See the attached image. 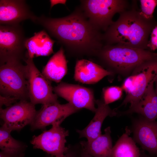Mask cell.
<instances>
[{
    "label": "cell",
    "mask_w": 157,
    "mask_h": 157,
    "mask_svg": "<svg viewBox=\"0 0 157 157\" xmlns=\"http://www.w3.org/2000/svg\"><path fill=\"white\" fill-rule=\"evenodd\" d=\"M140 1V15L147 20H152L154 9L157 5V0H141Z\"/></svg>",
    "instance_id": "cb8c5ba5"
},
{
    "label": "cell",
    "mask_w": 157,
    "mask_h": 157,
    "mask_svg": "<svg viewBox=\"0 0 157 157\" xmlns=\"http://www.w3.org/2000/svg\"><path fill=\"white\" fill-rule=\"evenodd\" d=\"M79 110L68 102L60 104L59 102L43 105L37 111L36 116L31 124L32 130L42 129L56 122H62L69 115Z\"/></svg>",
    "instance_id": "7c38bea8"
},
{
    "label": "cell",
    "mask_w": 157,
    "mask_h": 157,
    "mask_svg": "<svg viewBox=\"0 0 157 157\" xmlns=\"http://www.w3.org/2000/svg\"><path fill=\"white\" fill-rule=\"evenodd\" d=\"M154 83H155V90L156 93L157 94V76H156L155 80Z\"/></svg>",
    "instance_id": "1f68e13d"
},
{
    "label": "cell",
    "mask_w": 157,
    "mask_h": 157,
    "mask_svg": "<svg viewBox=\"0 0 157 157\" xmlns=\"http://www.w3.org/2000/svg\"><path fill=\"white\" fill-rule=\"evenodd\" d=\"M81 147L80 144L78 145L69 146L68 149L63 157H80ZM50 157H54L51 156Z\"/></svg>",
    "instance_id": "484cf974"
},
{
    "label": "cell",
    "mask_w": 157,
    "mask_h": 157,
    "mask_svg": "<svg viewBox=\"0 0 157 157\" xmlns=\"http://www.w3.org/2000/svg\"><path fill=\"white\" fill-rule=\"evenodd\" d=\"M65 51L64 49L61 46L42 69V74L50 81L60 83L67 73V61Z\"/></svg>",
    "instance_id": "ffe728a7"
},
{
    "label": "cell",
    "mask_w": 157,
    "mask_h": 157,
    "mask_svg": "<svg viewBox=\"0 0 157 157\" xmlns=\"http://www.w3.org/2000/svg\"><path fill=\"white\" fill-rule=\"evenodd\" d=\"M151 21L145 19L135 10H125L103 34V42L105 45L147 49L149 35L156 25Z\"/></svg>",
    "instance_id": "7a4b0ae2"
},
{
    "label": "cell",
    "mask_w": 157,
    "mask_h": 157,
    "mask_svg": "<svg viewBox=\"0 0 157 157\" xmlns=\"http://www.w3.org/2000/svg\"><path fill=\"white\" fill-rule=\"evenodd\" d=\"M50 3V8L51 9L52 7L55 5L61 4L65 5L66 0H51L49 1Z\"/></svg>",
    "instance_id": "f1b7e54d"
},
{
    "label": "cell",
    "mask_w": 157,
    "mask_h": 157,
    "mask_svg": "<svg viewBox=\"0 0 157 157\" xmlns=\"http://www.w3.org/2000/svg\"><path fill=\"white\" fill-rule=\"evenodd\" d=\"M12 131L3 124L0 129V148L1 151L17 155L22 153L25 146L14 139L11 135Z\"/></svg>",
    "instance_id": "7402d4cb"
},
{
    "label": "cell",
    "mask_w": 157,
    "mask_h": 157,
    "mask_svg": "<svg viewBox=\"0 0 157 157\" xmlns=\"http://www.w3.org/2000/svg\"><path fill=\"white\" fill-rule=\"evenodd\" d=\"M110 75H113L111 72L92 61L85 59L76 61L74 75L76 81L85 84H94L104 77Z\"/></svg>",
    "instance_id": "e0dca14e"
},
{
    "label": "cell",
    "mask_w": 157,
    "mask_h": 157,
    "mask_svg": "<svg viewBox=\"0 0 157 157\" xmlns=\"http://www.w3.org/2000/svg\"><path fill=\"white\" fill-rule=\"evenodd\" d=\"M37 113L35 105L27 100H22L3 109H0L3 124L11 130L19 131L31 124Z\"/></svg>",
    "instance_id": "30bf717a"
},
{
    "label": "cell",
    "mask_w": 157,
    "mask_h": 157,
    "mask_svg": "<svg viewBox=\"0 0 157 157\" xmlns=\"http://www.w3.org/2000/svg\"><path fill=\"white\" fill-rule=\"evenodd\" d=\"M56 41L52 40L44 30L35 33L33 36L26 38L25 57L33 59L40 56H48L53 53Z\"/></svg>",
    "instance_id": "ac0fdd59"
},
{
    "label": "cell",
    "mask_w": 157,
    "mask_h": 157,
    "mask_svg": "<svg viewBox=\"0 0 157 157\" xmlns=\"http://www.w3.org/2000/svg\"><path fill=\"white\" fill-rule=\"evenodd\" d=\"M140 157H150L148 156L141 154Z\"/></svg>",
    "instance_id": "d6a6232c"
},
{
    "label": "cell",
    "mask_w": 157,
    "mask_h": 157,
    "mask_svg": "<svg viewBox=\"0 0 157 157\" xmlns=\"http://www.w3.org/2000/svg\"><path fill=\"white\" fill-rule=\"evenodd\" d=\"M61 123L56 122L50 129L34 136L31 141L33 148L42 150L54 157H63L68 149L65 144L69 132L60 126Z\"/></svg>",
    "instance_id": "ba28073f"
},
{
    "label": "cell",
    "mask_w": 157,
    "mask_h": 157,
    "mask_svg": "<svg viewBox=\"0 0 157 157\" xmlns=\"http://www.w3.org/2000/svg\"><path fill=\"white\" fill-rule=\"evenodd\" d=\"M154 81L150 84L137 103L125 111L118 112V115L136 113L147 120H156L157 119V94L154 87Z\"/></svg>",
    "instance_id": "9a60e30c"
},
{
    "label": "cell",
    "mask_w": 157,
    "mask_h": 157,
    "mask_svg": "<svg viewBox=\"0 0 157 157\" xmlns=\"http://www.w3.org/2000/svg\"><path fill=\"white\" fill-rule=\"evenodd\" d=\"M95 103L97 107L93 119L84 129L76 130L80 138H85L88 141H91L101 134L102 125L107 117H113L118 115L116 109H112L108 105L104 103L103 100H95Z\"/></svg>",
    "instance_id": "2e32d148"
},
{
    "label": "cell",
    "mask_w": 157,
    "mask_h": 157,
    "mask_svg": "<svg viewBox=\"0 0 157 157\" xmlns=\"http://www.w3.org/2000/svg\"><path fill=\"white\" fill-rule=\"evenodd\" d=\"M151 33L150 39L147 47L150 51H154L157 49V25L154 28Z\"/></svg>",
    "instance_id": "4316f807"
},
{
    "label": "cell",
    "mask_w": 157,
    "mask_h": 157,
    "mask_svg": "<svg viewBox=\"0 0 157 157\" xmlns=\"http://www.w3.org/2000/svg\"><path fill=\"white\" fill-rule=\"evenodd\" d=\"M29 99L34 105H46L59 102L58 96L53 93L51 81L47 79L35 66L33 59L26 57Z\"/></svg>",
    "instance_id": "8992f818"
},
{
    "label": "cell",
    "mask_w": 157,
    "mask_h": 157,
    "mask_svg": "<svg viewBox=\"0 0 157 157\" xmlns=\"http://www.w3.org/2000/svg\"><path fill=\"white\" fill-rule=\"evenodd\" d=\"M135 76L131 74L130 75L126 78L121 87L123 90L124 91L126 94L129 93L133 88L135 80Z\"/></svg>",
    "instance_id": "d4e9b609"
},
{
    "label": "cell",
    "mask_w": 157,
    "mask_h": 157,
    "mask_svg": "<svg viewBox=\"0 0 157 157\" xmlns=\"http://www.w3.org/2000/svg\"><path fill=\"white\" fill-rule=\"evenodd\" d=\"M36 17L25 0H0V25H18L26 19L32 21Z\"/></svg>",
    "instance_id": "4fadbf2b"
},
{
    "label": "cell",
    "mask_w": 157,
    "mask_h": 157,
    "mask_svg": "<svg viewBox=\"0 0 157 157\" xmlns=\"http://www.w3.org/2000/svg\"><path fill=\"white\" fill-rule=\"evenodd\" d=\"M13 59L0 62V95L17 100L29 99L26 65Z\"/></svg>",
    "instance_id": "277c9868"
},
{
    "label": "cell",
    "mask_w": 157,
    "mask_h": 157,
    "mask_svg": "<svg viewBox=\"0 0 157 157\" xmlns=\"http://www.w3.org/2000/svg\"><path fill=\"white\" fill-rule=\"evenodd\" d=\"M53 91L79 110L84 108L95 113L96 110L93 92L90 88L61 82L53 88Z\"/></svg>",
    "instance_id": "8fae6325"
},
{
    "label": "cell",
    "mask_w": 157,
    "mask_h": 157,
    "mask_svg": "<svg viewBox=\"0 0 157 157\" xmlns=\"http://www.w3.org/2000/svg\"><path fill=\"white\" fill-rule=\"evenodd\" d=\"M80 7L90 23L100 31L105 32L113 23L117 13L125 10L127 1L121 0H82Z\"/></svg>",
    "instance_id": "5b68a950"
},
{
    "label": "cell",
    "mask_w": 157,
    "mask_h": 157,
    "mask_svg": "<svg viewBox=\"0 0 157 157\" xmlns=\"http://www.w3.org/2000/svg\"><path fill=\"white\" fill-rule=\"evenodd\" d=\"M26 38L20 25H0V62L25 58V42Z\"/></svg>",
    "instance_id": "52a82bcc"
},
{
    "label": "cell",
    "mask_w": 157,
    "mask_h": 157,
    "mask_svg": "<svg viewBox=\"0 0 157 157\" xmlns=\"http://www.w3.org/2000/svg\"><path fill=\"white\" fill-rule=\"evenodd\" d=\"M131 132L126 128L112 148L110 157H140L141 153L135 141L129 136Z\"/></svg>",
    "instance_id": "44dd1931"
},
{
    "label": "cell",
    "mask_w": 157,
    "mask_h": 157,
    "mask_svg": "<svg viewBox=\"0 0 157 157\" xmlns=\"http://www.w3.org/2000/svg\"><path fill=\"white\" fill-rule=\"evenodd\" d=\"M20 154L17 155L1 151L0 153V157H17Z\"/></svg>",
    "instance_id": "f546056e"
},
{
    "label": "cell",
    "mask_w": 157,
    "mask_h": 157,
    "mask_svg": "<svg viewBox=\"0 0 157 157\" xmlns=\"http://www.w3.org/2000/svg\"><path fill=\"white\" fill-rule=\"evenodd\" d=\"M110 128L104 129V133L90 141H81L82 149L93 157H110L113 147Z\"/></svg>",
    "instance_id": "d6986e66"
},
{
    "label": "cell",
    "mask_w": 157,
    "mask_h": 157,
    "mask_svg": "<svg viewBox=\"0 0 157 157\" xmlns=\"http://www.w3.org/2000/svg\"><path fill=\"white\" fill-rule=\"evenodd\" d=\"M95 56L113 75L126 78L141 63L157 58V53L118 44L105 45Z\"/></svg>",
    "instance_id": "3957f363"
},
{
    "label": "cell",
    "mask_w": 157,
    "mask_h": 157,
    "mask_svg": "<svg viewBox=\"0 0 157 157\" xmlns=\"http://www.w3.org/2000/svg\"><path fill=\"white\" fill-rule=\"evenodd\" d=\"M24 155L22 153L20 154L17 157H24Z\"/></svg>",
    "instance_id": "836d02e7"
},
{
    "label": "cell",
    "mask_w": 157,
    "mask_h": 157,
    "mask_svg": "<svg viewBox=\"0 0 157 157\" xmlns=\"http://www.w3.org/2000/svg\"><path fill=\"white\" fill-rule=\"evenodd\" d=\"M80 157H93L85 152L82 149L81 151Z\"/></svg>",
    "instance_id": "4dcf8cb0"
},
{
    "label": "cell",
    "mask_w": 157,
    "mask_h": 157,
    "mask_svg": "<svg viewBox=\"0 0 157 157\" xmlns=\"http://www.w3.org/2000/svg\"><path fill=\"white\" fill-rule=\"evenodd\" d=\"M0 106L1 108L2 106L5 105L7 107L12 105V104L16 102L17 100L16 99L10 97L4 96L0 95Z\"/></svg>",
    "instance_id": "83f0119b"
},
{
    "label": "cell",
    "mask_w": 157,
    "mask_h": 157,
    "mask_svg": "<svg viewBox=\"0 0 157 157\" xmlns=\"http://www.w3.org/2000/svg\"><path fill=\"white\" fill-rule=\"evenodd\" d=\"M131 74L135 76L133 88L131 92L126 95L119 107L127 104H130V107L140 101L148 86L157 76V58L141 63Z\"/></svg>",
    "instance_id": "9c48e42d"
},
{
    "label": "cell",
    "mask_w": 157,
    "mask_h": 157,
    "mask_svg": "<svg viewBox=\"0 0 157 157\" xmlns=\"http://www.w3.org/2000/svg\"><path fill=\"white\" fill-rule=\"evenodd\" d=\"M123 90L122 87L112 86L104 88L103 90V100L107 105L119 99L121 97Z\"/></svg>",
    "instance_id": "603a6c76"
},
{
    "label": "cell",
    "mask_w": 157,
    "mask_h": 157,
    "mask_svg": "<svg viewBox=\"0 0 157 157\" xmlns=\"http://www.w3.org/2000/svg\"><path fill=\"white\" fill-rule=\"evenodd\" d=\"M32 22L43 27L69 55L95 56L104 46L103 34L90 23L80 6L65 17L42 15Z\"/></svg>",
    "instance_id": "6da1fadb"
},
{
    "label": "cell",
    "mask_w": 157,
    "mask_h": 157,
    "mask_svg": "<svg viewBox=\"0 0 157 157\" xmlns=\"http://www.w3.org/2000/svg\"><path fill=\"white\" fill-rule=\"evenodd\" d=\"M133 132L135 141L150 154L157 156V121L141 117L135 121Z\"/></svg>",
    "instance_id": "5bb4252c"
}]
</instances>
